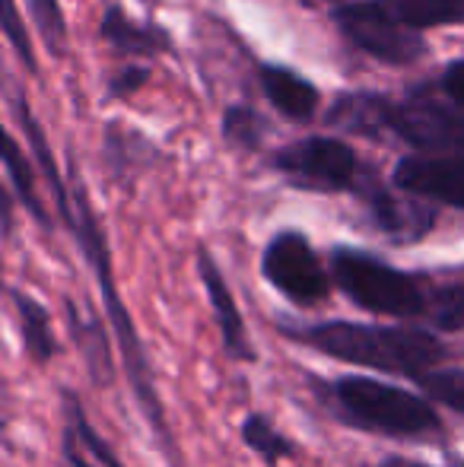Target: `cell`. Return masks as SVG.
Segmentation results:
<instances>
[{
    "label": "cell",
    "mask_w": 464,
    "mask_h": 467,
    "mask_svg": "<svg viewBox=\"0 0 464 467\" xmlns=\"http://www.w3.org/2000/svg\"><path fill=\"white\" fill-rule=\"evenodd\" d=\"M64 462L67 467H93L87 462V445L80 442V436H77L74 426H64Z\"/></svg>",
    "instance_id": "cell-26"
},
{
    "label": "cell",
    "mask_w": 464,
    "mask_h": 467,
    "mask_svg": "<svg viewBox=\"0 0 464 467\" xmlns=\"http://www.w3.org/2000/svg\"><path fill=\"white\" fill-rule=\"evenodd\" d=\"M427 201V197H423ZM420 201V194H391L388 188L372 185L366 188V203H369L376 223L397 242H414L420 235H427L436 223V213Z\"/></svg>",
    "instance_id": "cell-11"
},
{
    "label": "cell",
    "mask_w": 464,
    "mask_h": 467,
    "mask_svg": "<svg viewBox=\"0 0 464 467\" xmlns=\"http://www.w3.org/2000/svg\"><path fill=\"white\" fill-rule=\"evenodd\" d=\"M328 404L341 413L350 426L378 432V436L414 439L442 432V420L427 398L388 381L366 379V375H344L328 388Z\"/></svg>",
    "instance_id": "cell-3"
},
{
    "label": "cell",
    "mask_w": 464,
    "mask_h": 467,
    "mask_svg": "<svg viewBox=\"0 0 464 467\" xmlns=\"http://www.w3.org/2000/svg\"><path fill=\"white\" fill-rule=\"evenodd\" d=\"M261 87H264L267 99L284 111L293 121H305L315 115L318 93L309 80H303L299 74L286 67H264L261 70Z\"/></svg>",
    "instance_id": "cell-14"
},
{
    "label": "cell",
    "mask_w": 464,
    "mask_h": 467,
    "mask_svg": "<svg viewBox=\"0 0 464 467\" xmlns=\"http://www.w3.org/2000/svg\"><path fill=\"white\" fill-rule=\"evenodd\" d=\"M143 77H147V70H128V74H121L118 80L112 83V93H130V89H137L143 83Z\"/></svg>",
    "instance_id": "cell-28"
},
{
    "label": "cell",
    "mask_w": 464,
    "mask_h": 467,
    "mask_svg": "<svg viewBox=\"0 0 464 467\" xmlns=\"http://www.w3.org/2000/svg\"><path fill=\"white\" fill-rule=\"evenodd\" d=\"M4 166H6V175H10L13 188H16L19 201L26 203V210H29L32 216H36L42 226H48V213H45L42 201H38L36 194V182H32V169L29 162H26L23 150L16 147V140L13 137H6L4 140Z\"/></svg>",
    "instance_id": "cell-19"
},
{
    "label": "cell",
    "mask_w": 464,
    "mask_h": 467,
    "mask_svg": "<svg viewBox=\"0 0 464 467\" xmlns=\"http://www.w3.org/2000/svg\"><path fill=\"white\" fill-rule=\"evenodd\" d=\"M331 277L337 289L372 315L388 318H427L429 289L410 274L385 265L382 258L356 248H335L331 252Z\"/></svg>",
    "instance_id": "cell-4"
},
{
    "label": "cell",
    "mask_w": 464,
    "mask_h": 467,
    "mask_svg": "<svg viewBox=\"0 0 464 467\" xmlns=\"http://www.w3.org/2000/svg\"><path fill=\"white\" fill-rule=\"evenodd\" d=\"M414 381L427 398L464 417V369H429L417 375Z\"/></svg>",
    "instance_id": "cell-21"
},
{
    "label": "cell",
    "mask_w": 464,
    "mask_h": 467,
    "mask_svg": "<svg viewBox=\"0 0 464 467\" xmlns=\"http://www.w3.org/2000/svg\"><path fill=\"white\" fill-rule=\"evenodd\" d=\"M378 467H429L423 462H414V458H401V455H388Z\"/></svg>",
    "instance_id": "cell-29"
},
{
    "label": "cell",
    "mask_w": 464,
    "mask_h": 467,
    "mask_svg": "<svg viewBox=\"0 0 464 467\" xmlns=\"http://www.w3.org/2000/svg\"><path fill=\"white\" fill-rule=\"evenodd\" d=\"M13 308L19 318V334H23V347L29 353L32 363H51L61 353L57 337L51 331V315L42 302H36L32 296H26L23 289H10Z\"/></svg>",
    "instance_id": "cell-13"
},
{
    "label": "cell",
    "mask_w": 464,
    "mask_h": 467,
    "mask_svg": "<svg viewBox=\"0 0 464 467\" xmlns=\"http://www.w3.org/2000/svg\"><path fill=\"white\" fill-rule=\"evenodd\" d=\"M226 137H232V140L242 143V147H254V143H258V137H261L254 111L230 109V115H226Z\"/></svg>",
    "instance_id": "cell-24"
},
{
    "label": "cell",
    "mask_w": 464,
    "mask_h": 467,
    "mask_svg": "<svg viewBox=\"0 0 464 467\" xmlns=\"http://www.w3.org/2000/svg\"><path fill=\"white\" fill-rule=\"evenodd\" d=\"M442 87H446L449 99L464 109V61L452 64V67L446 70V80H442Z\"/></svg>",
    "instance_id": "cell-27"
},
{
    "label": "cell",
    "mask_w": 464,
    "mask_h": 467,
    "mask_svg": "<svg viewBox=\"0 0 464 467\" xmlns=\"http://www.w3.org/2000/svg\"><path fill=\"white\" fill-rule=\"evenodd\" d=\"M64 420H67V423L74 426L77 436H80V442L87 445V451L102 467H124L121 462H118L115 451H112V445H108L106 439H102L99 432L93 430V423L87 420V410H83V404L77 400L74 391H64Z\"/></svg>",
    "instance_id": "cell-20"
},
{
    "label": "cell",
    "mask_w": 464,
    "mask_h": 467,
    "mask_svg": "<svg viewBox=\"0 0 464 467\" xmlns=\"http://www.w3.org/2000/svg\"><path fill=\"white\" fill-rule=\"evenodd\" d=\"M102 36L115 45V48L128 51V55H150V51H160L169 45L166 32L156 29V26H137L130 16H124L118 6H108L106 16H102Z\"/></svg>",
    "instance_id": "cell-16"
},
{
    "label": "cell",
    "mask_w": 464,
    "mask_h": 467,
    "mask_svg": "<svg viewBox=\"0 0 464 467\" xmlns=\"http://www.w3.org/2000/svg\"><path fill=\"white\" fill-rule=\"evenodd\" d=\"M198 271H201V280H204L207 296H211V306H213V315H217L220 334H223L226 353H230L232 359H239V363H254L258 353H254L252 340H248L245 321H242V312H239V306H235V296L207 248H198Z\"/></svg>",
    "instance_id": "cell-10"
},
{
    "label": "cell",
    "mask_w": 464,
    "mask_h": 467,
    "mask_svg": "<svg viewBox=\"0 0 464 467\" xmlns=\"http://www.w3.org/2000/svg\"><path fill=\"white\" fill-rule=\"evenodd\" d=\"M29 13L38 29H42L45 42L55 51H64V13L57 6V0H29Z\"/></svg>",
    "instance_id": "cell-23"
},
{
    "label": "cell",
    "mask_w": 464,
    "mask_h": 467,
    "mask_svg": "<svg viewBox=\"0 0 464 467\" xmlns=\"http://www.w3.org/2000/svg\"><path fill=\"white\" fill-rule=\"evenodd\" d=\"M401 23L414 29H429V26H449L464 19V0H382Z\"/></svg>",
    "instance_id": "cell-17"
},
{
    "label": "cell",
    "mask_w": 464,
    "mask_h": 467,
    "mask_svg": "<svg viewBox=\"0 0 464 467\" xmlns=\"http://www.w3.org/2000/svg\"><path fill=\"white\" fill-rule=\"evenodd\" d=\"M391 118H395V105L388 99L372 93H350L337 99L328 121L337 128L359 130V134H382L385 128H391Z\"/></svg>",
    "instance_id": "cell-15"
},
{
    "label": "cell",
    "mask_w": 464,
    "mask_h": 467,
    "mask_svg": "<svg viewBox=\"0 0 464 467\" xmlns=\"http://www.w3.org/2000/svg\"><path fill=\"white\" fill-rule=\"evenodd\" d=\"M4 29H6V38L13 42V48H16V55L23 57L29 67H36L32 45H29V38H26L23 26H19V16H16V6H13V0H6V4H4Z\"/></svg>",
    "instance_id": "cell-25"
},
{
    "label": "cell",
    "mask_w": 464,
    "mask_h": 467,
    "mask_svg": "<svg viewBox=\"0 0 464 467\" xmlns=\"http://www.w3.org/2000/svg\"><path fill=\"white\" fill-rule=\"evenodd\" d=\"M261 271L293 306H318L331 293V280L303 233H280L261 258Z\"/></svg>",
    "instance_id": "cell-6"
},
{
    "label": "cell",
    "mask_w": 464,
    "mask_h": 467,
    "mask_svg": "<svg viewBox=\"0 0 464 467\" xmlns=\"http://www.w3.org/2000/svg\"><path fill=\"white\" fill-rule=\"evenodd\" d=\"M296 344L376 372H395L417 379L446 359V344L420 327H385L359 321H318V325H277Z\"/></svg>",
    "instance_id": "cell-2"
},
{
    "label": "cell",
    "mask_w": 464,
    "mask_h": 467,
    "mask_svg": "<svg viewBox=\"0 0 464 467\" xmlns=\"http://www.w3.org/2000/svg\"><path fill=\"white\" fill-rule=\"evenodd\" d=\"M337 26L350 42H356L363 51L382 57L388 64H407L417 61L427 48L423 36L414 26L401 23L382 0H356V4H344L335 13Z\"/></svg>",
    "instance_id": "cell-5"
},
{
    "label": "cell",
    "mask_w": 464,
    "mask_h": 467,
    "mask_svg": "<svg viewBox=\"0 0 464 467\" xmlns=\"http://www.w3.org/2000/svg\"><path fill=\"white\" fill-rule=\"evenodd\" d=\"M427 318L439 331H464V283L429 289Z\"/></svg>",
    "instance_id": "cell-22"
},
{
    "label": "cell",
    "mask_w": 464,
    "mask_h": 467,
    "mask_svg": "<svg viewBox=\"0 0 464 467\" xmlns=\"http://www.w3.org/2000/svg\"><path fill=\"white\" fill-rule=\"evenodd\" d=\"M61 216L70 226V233L77 235V242H80L83 254H87L89 267H93V274H96V283H99V289H102V306H106V318H108V325H112L115 337H118V347H121L130 391H134V398H137V404H140V410H143V417H147L153 436L160 439L162 455L169 458V464L172 467H181L179 455H175L172 430H169V423H166V407H162L160 391H156L153 366H150V357H147V350H143V340L134 327V318H130V312L124 308L121 296H118L106 233H102L99 220H96L93 203H89L87 188L80 185V179H74V185H70V203L61 210Z\"/></svg>",
    "instance_id": "cell-1"
},
{
    "label": "cell",
    "mask_w": 464,
    "mask_h": 467,
    "mask_svg": "<svg viewBox=\"0 0 464 467\" xmlns=\"http://www.w3.org/2000/svg\"><path fill=\"white\" fill-rule=\"evenodd\" d=\"M277 169L312 191H347L356 179V156L335 137H309L277 153Z\"/></svg>",
    "instance_id": "cell-7"
},
{
    "label": "cell",
    "mask_w": 464,
    "mask_h": 467,
    "mask_svg": "<svg viewBox=\"0 0 464 467\" xmlns=\"http://www.w3.org/2000/svg\"><path fill=\"white\" fill-rule=\"evenodd\" d=\"M391 130L423 153H464V111L433 93H414L404 105H395Z\"/></svg>",
    "instance_id": "cell-8"
},
{
    "label": "cell",
    "mask_w": 464,
    "mask_h": 467,
    "mask_svg": "<svg viewBox=\"0 0 464 467\" xmlns=\"http://www.w3.org/2000/svg\"><path fill=\"white\" fill-rule=\"evenodd\" d=\"M242 439H245L248 449L264 458L267 464H277V462H284V458H296V445H293L284 432L273 430V426L267 423V417H261V413H248L245 423H242Z\"/></svg>",
    "instance_id": "cell-18"
},
{
    "label": "cell",
    "mask_w": 464,
    "mask_h": 467,
    "mask_svg": "<svg viewBox=\"0 0 464 467\" xmlns=\"http://www.w3.org/2000/svg\"><path fill=\"white\" fill-rule=\"evenodd\" d=\"M461 467H464V464H461Z\"/></svg>",
    "instance_id": "cell-30"
},
{
    "label": "cell",
    "mask_w": 464,
    "mask_h": 467,
    "mask_svg": "<svg viewBox=\"0 0 464 467\" xmlns=\"http://www.w3.org/2000/svg\"><path fill=\"white\" fill-rule=\"evenodd\" d=\"M64 308H67L70 334H74L77 347H80L83 359H87L93 381L96 385H108V381H112L115 366H112V347H108V334H106L102 318L89 312V308L77 306L74 299L64 302Z\"/></svg>",
    "instance_id": "cell-12"
},
{
    "label": "cell",
    "mask_w": 464,
    "mask_h": 467,
    "mask_svg": "<svg viewBox=\"0 0 464 467\" xmlns=\"http://www.w3.org/2000/svg\"><path fill=\"white\" fill-rule=\"evenodd\" d=\"M395 185L427 201L464 210V153L404 156L395 169Z\"/></svg>",
    "instance_id": "cell-9"
}]
</instances>
